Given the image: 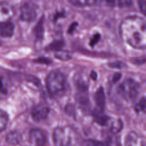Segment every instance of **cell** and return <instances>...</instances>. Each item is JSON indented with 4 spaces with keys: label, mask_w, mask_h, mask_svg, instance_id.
<instances>
[{
    "label": "cell",
    "mask_w": 146,
    "mask_h": 146,
    "mask_svg": "<svg viewBox=\"0 0 146 146\" xmlns=\"http://www.w3.org/2000/svg\"><path fill=\"white\" fill-rule=\"evenodd\" d=\"M119 31L122 39L136 48L143 49L146 46V23L144 19L130 16L121 22Z\"/></svg>",
    "instance_id": "6da1fadb"
},
{
    "label": "cell",
    "mask_w": 146,
    "mask_h": 146,
    "mask_svg": "<svg viewBox=\"0 0 146 146\" xmlns=\"http://www.w3.org/2000/svg\"><path fill=\"white\" fill-rule=\"evenodd\" d=\"M66 86V78L59 71H53L47 76L46 86L48 92L53 95H59L63 93Z\"/></svg>",
    "instance_id": "7a4b0ae2"
},
{
    "label": "cell",
    "mask_w": 146,
    "mask_h": 146,
    "mask_svg": "<svg viewBox=\"0 0 146 146\" xmlns=\"http://www.w3.org/2000/svg\"><path fill=\"white\" fill-rule=\"evenodd\" d=\"M117 91L125 100L131 101L138 95L139 84L132 79H127L120 84L117 87Z\"/></svg>",
    "instance_id": "3957f363"
},
{
    "label": "cell",
    "mask_w": 146,
    "mask_h": 146,
    "mask_svg": "<svg viewBox=\"0 0 146 146\" xmlns=\"http://www.w3.org/2000/svg\"><path fill=\"white\" fill-rule=\"evenodd\" d=\"M53 140L55 146H72L73 135L68 128L57 127L54 131Z\"/></svg>",
    "instance_id": "277c9868"
},
{
    "label": "cell",
    "mask_w": 146,
    "mask_h": 146,
    "mask_svg": "<svg viewBox=\"0 0 146 146\" xmlns=\"http://www.w3.org/2000/svg\"><path fill=\"white\" fill-rule=\"evenodd\" d=\"M21 19L26 22H32L35 20L37 15L38 7L31 1H26L21 6Z\"/></svg>",
    "instance_id": "5b68a950"
},
{
    "label": "cell",
    "mask_w": 146,
    "mask_h": 146,
    "mask_svg": "<svg viewBox=\"0 0 146 146\" xmlns=\"http://www.w3.org/2000/svg\"><path fill=\"white\" fill-rule=\"evenodd\" d=\"M46 141L44 133L39 129H33L30 131L29 142L30 146H44Z\"/></svg>",
    "instance_id": "8992f818"
},
{
    "label": "cell",
    "mask_w": 146,
    "mask_h": 146,
    "mask_svg": "<svg viewBox=\"0 0 146 146\" xmlns=\"http://www.w3.org/2000/svg\"><path fill=\"white\" fill-rule=\"evenodd\" d=\"M49 113V107L44 103H39L33 108L31 116L34 121L39 122L45 120Z\"/></svg>",
    "instance_id": "52a82bcc"
},
{
    "label": "cell",
    "mask_w": 146,
    "mask_h": 146,
    "mask_svg": "<svg viewBox=\"0 0 146 146\" xmlns=\"http://www.w3.org/2000/svg\"><path fill=\"white\" fill-rule=\"evenodd\" d=\"M125 146H145V140L142 136L131 131L125 137Z\"/></svg>",
    "instance_id": "ba28073f"
},
{
    "label": "cell",
    "mask_w": 146,
    "mask_h": 146,
    "mask_svg": "<svg viewBox=\"0 0 146 146\" xmlns=\"http://www.w3.org/2000/svg\"><path fill=\"white\" fill-rule=\"evenodd\" d=\"M14 15L13 7L7 2H0V22L9 21Z\"/></svg>",
    "instance_id": "9c48e42d"
},
{
    "label": "cell",
    "mask_w": 146,
    "mask_h": 146,
    "mask_svg": "<svg viewBox=\"0 0 146 146\" xmlns=\"http://www.w3.org/2000/svg\"><path fill=\"white\" fill-rule=\"evenodd\" d=\"M77 102L82 111L87 112L90 111V103L87 95V91H78Z\"/></svg>",
    "instance_id": "30bf717a"
},
{
    "label": "cell",
    "mask_w": 146,
    "mask_h": 146,
    "mask_svg": "<svg viewBox=\"0 0 146 146\" xmlns=\"http://www.w3.org/2000/svg\"><path fill=\"white\" fill-rule=\"evenodd\" d=\"M14 33V25L9 21L0 22V36L3 38H10Z\"/></svg>",
    "instance_id": "8fae6325"
},
{
    "label": "cell",
    "mask_w": 146,
    "mask_h": 146,
    "mask_svg": "<svg viewBox=\"0 0 146 146\" xmlns=\"http://www.w3.org/2000/svg\"><path fill=\"white\" fill-rule=\"evenodd\" d=\"M92 116L95 121L102 126L106 125L110 119L109 117L105 114L104 110L97 107L93 110Z\"/></svg>",
    "instance_id": "7c38bea8"
},
{
    "label": "cell",
    "mask_w": 146,
    "mask_h": 146,
    "mask_svg": "<svg viewBox=\"0 0 146 146\" xmlns=\"http://www.w3.org/2000/svg\"><path fill=\"white\" fill-rule=\"evenodd\" d=\"M94 99L96 107L104 110L106 104V96L103 87H100L97 90L94 94Z\"/></svg>",
    "instance_id": "4fadbf2b"
},
{
    "label": "cell",
    "mask_w": 146,
    "mask_h": 146,
    "mask_svg": "<svg viewBox=\"0 0 146 146\" xmlns=\"http://www.w3.org/2000/svg\"><path fill=\"white\" fill-rule=\"evenodd\" d=\"M7 143L13 146L19 144L22 140V136L18 131H13L9 132L6 136Z\"/></svg>",
    "instance_id": "5bb4252c"
},
{
    "label": "cell",
    "mask_w": 146,
    "mask_h": 146,
    "mask_svg": "<svg viewBox=\"0 0 146 146\" xmlns=\"http://www.w3.org/2000/svg\"><path fill=\"white\" fill-rule=\"evenodd\" d=\"M44 17H42L34 28V34L38 39H42L44 35Z\"/></svg>",
    "instance_id": "9a60e30c"
},
{
    "label": "cell",
    "mask_w": 146,
    "mask_h": 146,
    "mask_svg": "<svg viewBox=\"0 0 146 146\" xmlns=\"http://www.w3.org/2000/svg\"><path fill=\"white\" fill-rule=\"evenodd\" d=\"M103 1L108 5L119 7H128L132 3V0H101V2Z\"/></svg>",
    "instance_id": "2e32d148"
},
{
    "label": "cell",
    "mask_w": 146,
    "mask_h": 146,
    "mask_svg": "<svg viewBox=\"0 0 146 146\" xmlns=\"http://www.w3.org/2000/svg\"><path fill=\"white\" fill-rule=\"evenodd\" d=\"M54 56L59 60L66 61L70 60L72 58V54L68 51L61 49L55 51Z\"/></svg>",
    "instance_id": "e0dca14e"
},
{
    "label": "cell",
    "mask_w": 146,
    "mask_h": 146,
    "mask_svg": "<svg viewBox=\"0 0 146 146\" xmlns=\"http://www.w3.org/2000/svg\"><path fill=\"white\" fill-rule=\"evenodd\" d=\"M123 128V122L120 119L115 120L111 124L110 129L113 133H119Z\"/></svg>",
    "instance_id": "ac0fdd59"
},
{
    "label": "cell",
    "mask_w": 146,
    "mask_h": 146,
    "mask_svg": "<svg viewBox=\"0 0 146 146\" xmlns=\"http://www.w3.org/2000/svg\"><path fill=\"white\" fill-rule=\"evenodd\" d=\"M9 121V116L7 113L0 110V133L6 128Z\"/></svg>",
    "instance_id": "d6986e66"
},
{
    "label": "cell",
    "mask_w": 146,
    "mask_h": 146,
    "mask_svg": "<svg viewBox=\"0 0 146 146\" xmlns=\"http://www.w3.org/2000/svg\"><path fill=\"white\" fill-rule=\"evenodd\" d=\"M64 46V42L62 40H56L50 43L47 47V50L51 51H58L61 50Z\"/></svg>",
    "instance_id": "ffe728a7"
},
{
    "label": "cell",
    "mask_w": 146,
    "mask_h": 146,
    "mask_svg": "<svg viewBox=\"0 0 146 146\" xmlns=\"http://www.w3.org/2000/svg\"><path fill=\"white\" fill-rule=\"evenodd\" d=\"M145 104L146 100L145 97H143L140 100L136 103L135 106V110L136 112H139L141 111H144L145 110Z\"/></svg>",
    "instance_id": "44dd1931"
},
{
    "label": "cell",
    "mask_w": 146,
    "mask_h": 146,
    "mask_svg": "<svg viewBox=\"0 0 146 146\" xmlns=\"http://www.w3.org/2000/svg\"><path fill=\"white\" fill-rule=\"evenodd\" d=\"M86 146H109V145L100 141H98L93 139H90L86 141Z\"/></svg>",
    "instance_id": "7402d4cb"
},
{
    "label": "cell",
    "mask_w": 146,
    "mask_h": 146,
    "mask_svg": "<svg viewBox=\"0 0 146 146\" xmlns=\"http://www.w3.org/2000/svg\"><path fill=\"white\" fill-rule=\"evenodd\" d=\"M108 66L111 68H117V69H121L127 67L126 64L120 61H116V62L110 63L108 64Z\"/></svg>",
    "instance_id": "603a6c76"
},
{
    "label": "cell",
    "mask_w": 146,
    "mask_h": 146,
    "mask_svg": "<svg viewBox=\"0 0 146 146\" xmlns=\"http://www.w3.org/2000/svg\"><path fill=\"white\" fill-rule=\"evenodd\" d=\"M101 38L100 35L99 33H96L95 34L92 38H91L90 40V46L91 47H94L96 44L98 43V42L100 40Z\"/></svg>",
    "instance_id": "cb8c5ba5"
},
{
    "label": "cell",
    "mask_w": 146,
    "mask_h": 146,
    "mask_svg": "<svg viewBox=\"0 0 146 146\" xmlns=\"http://www.w3.org/2000/svg\"><path fill=\"white\" fill-rule=\"evenodd\" d=\"M34 62L36 63H42V64H50L51 63V60L49 58H45V57H39L37 59H35L34 60Z\"/></svg>",
    "instance_id": "d4e9b609"
},
{
    "label": "cell",
    "mask_w": 146,
    "mask_h": 146,
    "mask_svg": "<svg viewBox=\"0 0 146 146\" xmlns=\"http://www.w3.org/2000/svg\"><path fill=\"white\" fill-rule=\"evenodd\" d=\"M138 4H139V7L141 13L144 15H145V13H146V2H145V0H139Z\"/></svg>",
    "instance_id": "484cf974"
},
{
    "label": "cell",
    "mask_w": 146,
    "mask_h": 146,
    "mask_svg": "<svg viewBox=\"0 0 146 146\" xmlns=\"http://www.w3.org/2000/svg\"><path fill=\"white\" fill-rule=\"evenodd\" d=\"M0 92L3 94H6L7 92V89L5 86L3 78H0Z\"/></svg>",
    "instance_id": "4316f807"
},
{
    "label": "cell",
    "mask_w": 146,
    "mask_h": 146,
    "mask_svg": "<svg viewBox=\"0 0 146 146\" xmlns=\"http://www.w3.org/2000/svg\"><path fill=\"white\" fill-rule=\"evenodd\" d=\"M132 62L136 64H142L145 62V58L144 57H139L135 58L133 59Z\"/></svg>",
    "instance_id": "83f0119b"
},
{
    "label": "cell",
    "mask_w": 146,
    "mask_h": 146,
    "mask_svg": "<svg viewBox=\"0 0 146 146\" xmlns=\"http://www.w3.org/2000/svg\"><path fill=\"white\" fill-rule=\"evenodd\" d=\"M78 25V24L77 22H74V23H72L70 26V27H69V28H68V29L67 33H68V34H72L74 32V31H75L76 27H77Z\"/></svg>",
    "instance_id": "f1b7e54d"
},
{
    "label": "cell",
    "mask_w": 146,
    "mask_h": 146,
    "mask_svg": "<svg viewBox=\"0 0 146 146\" xmlns=\"http://www.w3.org/2000/svg\"><path fill=\"white\" fill-rule=\"evenodd\" d=\"M66 112L68 113V115H72L74 112V107L71 104H68L66 107Z\"/></svg>",
    "instance_id": "f546056e"
},
{
    "label": "cell",
    "mask_w": 146,
    "mask_h": 146,
    "mask_svg": "<svg viewBox=\"0 0 146 146\" xmlns=\"http://www.w3.org/2000/svg\"><path fill=\"white\" fill-rule=\"evenodd\" d=\"M84 2L88 5H95L101 3V0H84Z\"/></svg>",
    "instance_id": "4dcf8cb0"
},
{
    "label": "cell",
    "mask_w": 146,
    "mask_h": 146,
    "mask_svg": "<svg viewBox=\"0 0 146 146\" xmlns=\"http://www.w3.org/2000/svg\"><path fill=\"white\" fill-rule=\"evenodd\" d=\"M120 77H121V74H120L116 73V74H114L113 77H112V81H113V82L116 83V82H117L120 79Z\"/></svg>",
    "instance_id": "1f68e13d"
},
{
    "label": "cell",
    "mask_w": 146,
    "mask_h": 146,
    "mask_svg": "<svg viewBox=\"0 0 146 146\" xmlns=\"http://www.w3.org/2000/svg\"><path fill=\"white\" fill-rule=\"evenodd\" d=\"M64 15V12H58V13H56L55 15H54V21H56L58 18L60 17H63Z\"/></svg>",
    "instance_id": "d6a6232c"
},
{
    "label": "cell",
    "mask_w": 146,
    "mask_h": 146,
    "mask_svg": "<svg viewBox=\"0 0 146 146\" xmlns=\"http://www.w3.org/2000/svg\"><path fill=\"white\" fill-rule=\"evenodd\" d=\"M69 1L74 5H82V3L80 0H69Z\"/></svg>",
    "instance_id": "836d02e7"
},
{
    "label": "cell",
    "mask_w": 146,
    "mask_h": 146,
    "mask_svg": "<svg viewBox=\"0 0 146 146\" xmlns=\"http://www.w3.org/2000/svg\"><path fill=\"white\" fill-rule=\"evenodd\" d=\"M91 78L94 80H95L96 79H97V74L96 73V72L92 71H91Z\"/></svg>",
    "instance_id": "e575fe53"
}]
</instances>
